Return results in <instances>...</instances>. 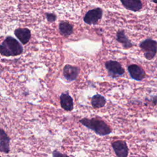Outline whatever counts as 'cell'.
I'll return each mask as SVG.
<instances>
[{"label": "cell", "mask_w": 157, "mask_h": 157, "mask_svg": "<svg viewBox=\"0 0 157 157\" xmlns=\"http://www.w3.org/2000/svg\"><path fill=\"white\" fill-rule=\"evenodd\" d=\"M23 52L22 45L12 36L6 37L0 44V54L4 56H15Z\"/></svg>", "instance_id": "1"}, {"label": "cell", "mask_w": 157, "mask_h": 157, "mask_svg": "<svg viewBox=\"0 0 157 157\" xmlns=\"http://www.w3.org/2000/svg\"><path fill=\"white\" fill-rule=\"evenodd\" d=\"M79 122L100 136H107L112 132V129L110 126L104 121L99 118H92L89 119L83 118L81 119Z\"/></svg>", "instance_id": "2"}, {"label": "cell", "mask_w": 157, "mask_h": 157, "mask_svg": "<svg viewBox=\"0 0 157 157\" xmlns=\"http://www.w3.org/2000/svg\"><path fill=\"white\" fill-rule=\"evenodd\" d=\"M140 48L144 52V56L148 60H151L156 56L157 51V42L151 38H147L139 44Z\"/></svg>", "instance_id": "3"}, {"label": "cell", "mask_w": 157, "mask_h": 157, "mask_svg": "<svg viewBox=\"0 0 157 157\" xmlns=\"http://www.w3.org/2000/svg\"><path fill=\"white\" fill-rule=\"evenodd\" d=\"M105 67L107 71L108 75L113 78L122 76L125 72L121 64L117 61L109 60L106 61L105 63Z\"/></svg>", "instance_id": "4"}, {"label": "cell", "mask_w": 157, "mask_h": 157, "mask_svg": "<svg viewBox=\"0 0 157 157\" xmlns=\"http://www.w3.org/2000/svg\"><path fill=\"white\" fill-rule=\"evenodd\" d=\"M102 10L100 7L88 10L83 17V21L88 25H96L102 18Z\"/></svg>", "instance_id": "5"}, {"label": "cell", "mask_w": 157, "mask_h": 157, "mask_svg": "<svg viewBox=\"0 0 157 157\" xmlns=\"http://www.w3.org/2000/svg\"><path fill=\"white\" fill-rule=\"evenodd\" d=\"M112 148L118 157H126L128 155L129 149L124 140H116L112 142Z\"/></svg>", "instance_id": "6"}, {"label": "cell", "mask_w": 157, "mask_h": 157, "mask_svg": "<svg viewBox=\"0 0 157 157\" xmlns=\"http://www.w3.org/2000/svg\"><path fill=\"white\" fill-rule=\"evenodd\" d=\"M80 69L75 66L71 64H66L64 66L63 70V74L64 77L69 82L75 80L78 76Z\"/></svg>", "instance_id": "7"}, {"label": "cell", "mask_w": 157, "mask_h": 157, "mask_svg": "<svg viewBox=\"0 0 157 157\" xmlns=\"http://www.w3.org/2000/svg\"><path fill=\"white\" fill-rule=\"evenodd\" d=\"M128 71L131 78L137 81L142 80L146 76V74L144 70L141 67L135 64L128 66Z\"/></svg>", "instance_id": "8"}, {"label": "cell", "mask_w": 157, "mask_h": 157, "mask_svg": "<svg viewBox=\"0 0 157 157\" xmlns=\"http://www.w3.org/2000/svg\"><path fill=\"white\" fill-rule=\"evenodd\" d=\"M14 34L23 45L26 44L31 37V31L26 28H17L14 31Z\"/></svg>", "instance_id": "9"}, {"label": "cell", "mask_w": 157, "mask_h": 157, "mask_svg": "<svg viewBox=\"0 0 157 157\" xmlns=\"http://www.w3.org/2000/svg\"><path fill=\"white\" fill-rule=\"evenodd\" d=\"M60 104L61 107L66 111H71L74 109V102L72 98L69 93H63L60 96Z\"/></svg>", "instance_id": "10"}, {"label": "cell", "mask_w": 157, "mask_h": 157, "mask_svg": "<svg viewBox=\"0 0 157 157\" xmlns=\"http://www.w3.org/2000/svg\"><path fill=\"white\" fill-rule=\"evenodd\" d=\"M10 139L4 129L0 128V151L8 153L10 151Z\"/></svg>", "instance_id": "11"}, {"label": "cell", "mask_w": 157, "mask_h": 157, "mask_svg": "<svg viewBox=\"0 0 157 157\" xmlns=\"http://www.w3.org/2000/svg\"><path fill=\"white\" fill-rule=\"evenodd\" d=\"M120 2L124 8L132 12L140 10L143 6L141 0H120Z\"/></svg>", "instance_id": "12"}, {"label": "cell", "mask_w": 157, "mask_h": 157, "mask_svg": "<svg viewBox=\"0 0 157 157\" xmlns=\"http://www.w3.org/2000/svg\"><path fill=\"white\" fill-rule=\"evenodd\" d=\"M117 40L122 44L123 47L124 49H128L134 46L133 43L131 42L129 38L126 36L124 31L123 29L118 30L116 34Z\"/></svg>", "instance_id": "13"}, {"label": "cell", "mask_w": 157, "mask_h": 157, "mask_svg": "<svg viewBox=\"0 0 157 157\" xmlns=\"http://www.w3.org/2000/svg\"><path fill=\"white\" fill-rule=\"evenodd\" d=\"M59 33L64 36L67 37L71 35L73 33V25L66 21H61L58 25Z\"/></svg>", "instance_id": "14"}, {"label": "cell", "mask_w": 157, "mask_h": 157, "mask_svg": "<svg viewBox=\"0 0 157 157\" xmlns=\"http://www.w3.org/2000/svg\"><path fill=\"white\" fill-rule=\"evenodd\" d=\"M91 104L92 107L94 109L101 108L105 105L106 99L103 96L99 94H96L91 97Z\"/></svg>", "instance_id": "15"}, {"label": "cell", "mask_w": 157, "mask_h": 157, "mask_svg": "<svg viewBox=\"0 0 157 157\" xmlns=\"http://www.w3.org/2000/svg\"><path fill=\"white\" fill-rule=\"evenodd\" d=\"M45 17L47 21L50 23H53L56 20V15L54 13H45Z\"/></svg>", "instance_id": "16"}, {"label": "cell", "mask_w": 157, "mask_h": 157, "mask_svg": "<svg viewBox=\"0 0 157 157\" xmlns=\"http://www.w3.org/2000/svg\"><path fill=\"white\" fill-rule=\"evenodd\" d=\"M52 155L53 156H66V155L65 154H63V153H59V151H56V150H55L53 151V153H52Z\"/></svg>", "instance_id": "17"}, {"label": "cell", "mask_w": 157, "mask_h": 157, "mask_svg": "<svg viewBox=\"0 0 157 157\" xmlns=\"http://www.w3.org/2000/svg\"><path fill=\"white\" fill-rule=\"evenodd\" d=\"M153 1L154 3H156V0H153Z\"/></svg>", "instance_id": "18"}]
</instances>
